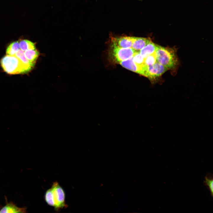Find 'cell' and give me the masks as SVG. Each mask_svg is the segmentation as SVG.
Returning <instances> with one entry per match:
<instances>
[{
    "label": "cell",
    "mask_w": 213,
    "mask_h": 213,
    "mask_svg": "<svg viewBox=\"0 0 213 213\" xmlns=\"http://www.w3.org/2000/svg\"><path fill=\"white\" fill-rule=\"evenodd\" d=\"M157 62L168 70L175 69L178 64L175 47H163L157 44L155 52Z\"/></svg>",
    "instance_id": "6da1fadb"
},
{
    "label": "cell",
    "mask_w": 213,
    "mask_h": 213,
    "mask_svg": "<svg viewBox=\"0 0 213 213\" xmlns=\"http://www.w3.org/2000/svg\"><path fill=\"white\" fill-rule=\"evenodd\" d=\"M0 63L4 71L10 74L26 73L30 71L15 55H6L1 59Z\"/></svg>",
    "instance_id": "7a4b0ae2"
},
{
    "label": "cell",
    "mask_w": 213,
    "mask_h": 213,
    "mask_svg": "<svg viewBox=\"0 0 213 213\" xmlns=\"http://www.w3.org/2000/svg\"><path fill=\"white\" fill-rule=\"evenodd\" d=\"M110 54L116 62H120L127 60L133 57L136 51L132 48H123L111 44Z\"/></svg>",
    "instance_id": "3957f363"
},
{
    "label": "cell",
    "mask_w": 213,
    "mask_h": 213,
    "mask_svg": "<svg viewBox=\"0 0 213 213\" xmlns=\"http://www.w3.org/2000/svg\"><path fill=\"white\" fill-rule=\"evenodd\" d=\"M51 189L52 191L54 202V208L56 210L66 207L67 206L65 203V194L62 188L58 182L53 183Z\"/></svg>",
    "instance_id": "277c9868"
},
{
    "label": "cell",
    "mask_w": 213,
    "mask_h": 213,
    "mask_svg": "<svg viewBox=\"0 0 213 213\" xmlns=\"http://www.w3.org/2000/svg\"><path fill=\"white\" fill-rule=\"evenodd\" d=\"M168 70L157 62L148 67L146 77L149 79L159 78Z\"/></svg>",
    "instance_id": "5b68a950"
},
{
    "label": "cell",
    "mask_w": 213,
    "mask_h": 213,
    "mask_svg": "<svg viewBox=\"0 0 213 213\" xmlns=\"http://www.w3.org/2000/svg\"><path fill=\"white\" fill-rule=\"evenodd\" d=\"M134 37L127 36L114 37L111 36V44L123 48H131Z\"/></svg>",
    "instance_id": "8992f818"
},
{
    "label": "cell",
    "mask_w": 213,
    "mask_h": 213,
    "mask_svg": "<svg viewBox=\"0 0 213 213\" xmlns=\"http://www.w3.org/2000/svg\"><path fill=\"white\" fill-rule=\"evenodd\" d=\"M119 63L124 67L131 71L144 75V70L143 65L139 66L134 62L133 57L125 60Z\"/></svg>",
    "instance_id": "52a82bcc"
},
{
    "label": "cell",
    "mask_w": 213,
    "mask_h": 213,
    "mask_svg": "<svg viewBox=\"0 0 213 213\" xmlns=\"http://www.w3.org/2000/svg\"><path fill=\"white\" fill-rule=\"evenodd\" d=\"M5 199L6 204L0 209V213H23L26 212L27 208L26 207H18L12 202H8L7 198Z\"/></svg>",
    "instance_id": "ba28073f"
},
{
    "label": "cell",
    "mask_w": 213,
    "mask_h": 213,
    "mask_svg": "<svg viewBox=\"0 0 213 213\" xmlns=\"http://www.w3.org/2000/svg\"><path fill=\"white\" fill-rule=\"evenodd\" d=\"M151 41L150 38L134 37L131 48L136 51H140Z\"/></svg>",
    "instance_id": "9c48e42d"
},
{
    "label": "cell",
    "mask_w": 213,
    "mask_h": 213,
    "mask_svg": "<svg viewBox=\"0 0 213 213\" xmlns=\"http://www.w3.org/2000/svg\"><path fill=\"white\" fill-rule=\"evenodd\" d=\"M157 44L151 41L140 51L141 55L144 58L155 52Z\"/></svg>",
    "instance_id": "30bf717a"
},
{
    "label": "cell",
    "mask_w": 213,
    "mask_h": 213,
    "mask_svg": "<svg viewBox=\"0 0 213 213\" xmlns=\"http://www.w3.org/2000/svg\"><path fill=\"white\" fill-rule=\"evenodd\" d=\"M14 55L21 61L29 71L34 66L36 63L30 62L28 60L24 55V51L21 49L18 50Z\"/></svg>",
    "instance_id": "8fae6325"
},
{
    "label": "cell",
    "mask_w": 213,
    "mask_h": 213,
    "mask_svg": "<svg viewBox=\"0 0 213 213\" xmlns=\"http://www.w3.org/2000/svg\"><path fill=\"white\" fill-rule=\"evenodd\" d=\"M26 59L30 62L36 63L39 55V52L36 49H29L24 51Z\"/></svg>",
    "instance_id": "7c38bea8"
},
{
    "label": "cell",
    "mask_w": 213,
    "mask_h": 213,
    "mask_svg": "<svg viewBox=\"0 0 213 213\" xmlns=\"http://www.w3.org/2000/svg\"><path fill=\"white\" fill-rule=\"evenodd\" d=\"M19 43L20 49L24 51L29 49H36L35 43L28 40H21Z\"/></svg>",
    "instance_id": "4fadbf2b"
},
{
    "label": "cell",
    "mask_w": 213,
    "mask_h": 213,
    "mask_svg": "<svg viewBox=\"0 0 213 213\" xmlns=\"http://www.w3.org/2000/svg\"><path fill=\"white\" fill-rule=\"evenodd\" d=\"M20 49L19 41H15L11 43L7 47L6 50V54L7 55H14Z\"/></svg>",
    "instance_id": "5bb4252c"
},
{
    "label": "cell",
    "mask_w": 213,
    "mask_h": 213,
    "mask_svg": "<svg viewBox=\"0 0 213 213\" xmlns=\"http://www.w3.org/2000/svg\"><path fill=\"white\" fill-rule=\"evenodd\" d=\"M205 180L204 181V185L208 187V189L211 193L212 196H213V179L212 175L209 173L205 177Z\"/></svg>",
    "instance_id": "9a60e30c"
},
{
    "label": "cell",
    "mask_w": 213,
    "mask_h": 213,
    "mask_svg": "<svg viewBox=\"0 0 213 213\" xmlns=\"http://www.w3.org/2000/svg\"><path fill=\"white\" fill-rule=\"evenodd\" d=\"M45 199L48 204L51 206H54L53 195L51 188L49 189L46 192Z\"/></svg>",
    "instance_id": "2e32d148"
},
{
    "label": "cell",
    "mask_w": 213,
    "mask_h": 213,
    "mask_svg": "<svg viewBox=\"0 0 213 213\" xmlns=\"http://www.w3.org/2000/svg\"><path fill=\"white\" fill-rule=\"evenodd\" d=\"M133 61L137 65L141 66L144 64V58L141 55L140 51H136L133 57Z\"/></svg>",
    "instance_id": "e0dca14e"
},
{
    "label": "cell",
    "mask_w": 213,
    "mask_h": 213,
    "mask_svg": "<svg viewBox=\"0 0 213 213\" xmlns=\"http://www.w3.org/2000/svg\"><path fill=\"white\" fill-rule=\"evenodd\" d=\"M156 62L155 53L144 58V63L148 66L152 65Z\"/></svg>",
    "instance_id": "ac0fdd59"
}]
</instances>
